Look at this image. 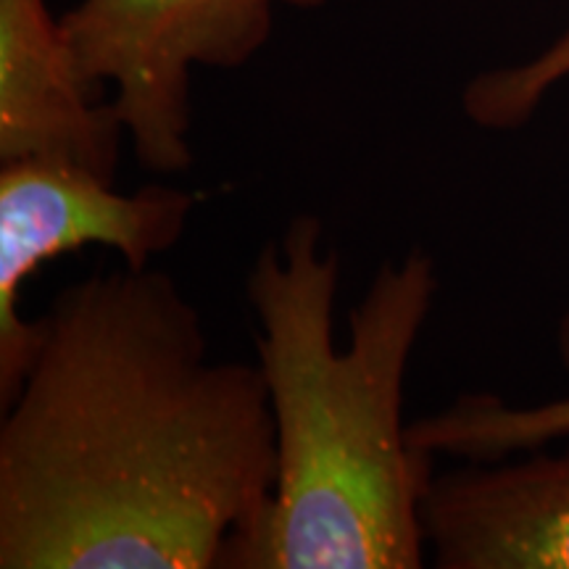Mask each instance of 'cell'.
<instances>
[{"mask_svg": "<svg viewBox=\"0 0 569 569\" xmlns=\"http://www.w3.org/2000/svg\"><path fill=\"white\" fill-rule=\"evenodd\" d=\"M315 213L267 240L246 277L256 365L277 432L264 511L224 569H419L432 453L411 443L403 396L440 290L430 253L377 267L336 343L340 256Z\"/></svg>", "mask_w": 569, "mask_h": 569, "instance_id": "2", "label": "cell"}, {"mask_svg": "<svg viewBox=\"0 0 569 569\" xmlns=\"http://www.w3.org/2000/svg\"><path fill=\"white\" fill-rule=\"evenodd\" d=\"M0 417V569H213L267 507L259 365L217 361L172 274L63 284Z\"/></svg>", "mask_w": 569, "mask_h": 569, "instance_id": "1", "label": "cell"}, {"mask_svg": "<svg viewBox=\"0 0 569 569\" xmlns=\"http://www.w3.org/2000/svg\"><path fill=\"white\" fill-rule=\"evenodd\" d=\"M422 522L438 569H569V446L432 475Z\"/></svg>", "mask_w": 569, "mask_h": 569, "instance_id": "5", "label": "cell"}, {"mask_svg": "<svg viewBox=\"0 0 569 569\" xmlns=\"http://www.w3.org/2000/svg\"><path fill=\"white\" fill-rule=\"evenodd\" d=\"M327 0H80L61 17L82 82L111 84V109L146 172L193 163V69H240L267 46L277 6Z\"/></svg>", "mask_w": 569, "mask_h": 569, "instance_id": "3", "label": "cell"}, {"mask_svg": "<svg viewBox=\"0 0 569 569\" xmlns=\"http://www.w3.org/2000/svg\"><path fill=\"white\" fill-rule=\"evenodd\" d=\"M565 80H569V30L530 61L472 77L461 92V103L478 127L517 130L536 117L546 96ZM557 353L569 372V311L557 327Z\"/></svg>", "mask_w": 569, "mask_h": 569, "instance_id": "8", "label": "cell"}, {"mask_svg": "<svg viewBox=\"0 0 569 569\" xmlns=\"http://www.w3.org/2000/svg\"><path fill=\"white\" fill-rule=\"evenodd\" d=\"M411 443L432 457L498 461L569 438V396L511 407L493 393L459 396L451 407L409 425Z\"/></svg>", "mask_w": 569, "mask_h": 569, "instance_id": "7", "label": "cell"}, {"mask_svg": "<svg viewBox=\"0 0 569 569\" xmlns=\"http://www.w3.org/2000/svg\"><path fill=\"white\" fill-rule=\"evenodd\" d=\"M124 140L46 0H0V161L59 159L113 182Z\"/></svg>", "mask_w": 569, "mask_h": 569, "instance_id": "6", "label": "cell"}, {"mask_svg": "<svg viewBox=\"0 0 569 569\" xmlns=\"http://www.w3.org/2000/svg\"><path fill=\"white\" fill-rule=\"evenodd\" d=\"M201 196L174 184L122 193L90 169L59 159L0 161V407L19 390L38 325L21 290L42 264L101 246L127 267H151L188 230Z\"/></svg>", "mask_w": 569, "mask_h": 569, "instance_id": "4", "label": "cell"}]
</instances>
